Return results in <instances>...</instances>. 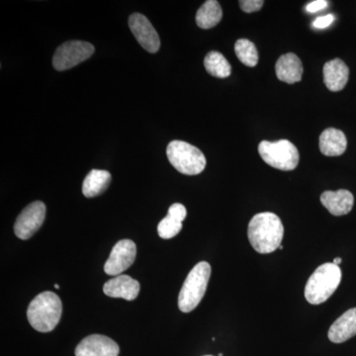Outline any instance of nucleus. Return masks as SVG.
Segmentation results:
<instances>
[{"label": "nucleus", "instance_id": "1", "mask_svg": "<svg viewBox=\"0 0 356 356\" xmlns=\"http://www.w3.org/2000/svg\"><path fill=\"white\" fill-rule=\"evenodd\" d=\"M283 236L284 227L280 217L274 213H259L248 224V241L259 254L275 252L282 243Z\"/></svg>", "mask_w": 356, "mask_h": 356}, {"label": "nucleus", "instance_id": "2", "mask_svg": "<svg viewBox=\"0 0 356 356\" xmlns=\"http://www.w3.org/2000/svg\"><path fill=\"white\" fill-rule=\"evenodd\" d=\"M63 306L56 293L47 291L35 297L28 307L27 318L33 329L49 332L57 327L62 317Z\"/></svg>", "mask_w": 356, "mask_h": 356}, {"label": "nucleus", "instance_id": "3", "mask_svg": "<svg viewBox=\"0 0 356 356\" xmlns=\"http://www.w3.org/2000/svg\"><path fill=\"white\" fill-rule=\"evenodd\" d=\"M341 270L334 264H322L314 271L305 287V298L312 305L327 301L339 286Z\"/></svg>", "mask_w": 356, "mask_h": 356}, {"label": "nucleus", "instance_id": "4", "mask_svg": "<svg viewBox=\"0 0 356 356\" xmlns=\"http://www.w3.org/2000/svg\"><path fill=\"white\" fill-rule=\"evenodd\" d=\"M211 276L208 262L201 261L192 268L178 296V307L182 313H191L200 303L207 290Z\"/></svg>", "mask_w": 356, "mask_h": 356}, {"label": "nucleus", "instance_id": "5", "mask_svg": "<svg viewBox=\"0 0 356 356\" xmlns=\"http://www.w3.org/2000/svg\"><path fill=\"white\" fill-rule=\"evenodd\" d=\"M173 168L186 175H197L205 170L206 158L198 147L184 140H172L166 149Z\"/></svg>", "mask_w": 356, "mask_h": 356}, {"label": "nucleus", "instance_id": "6", "mask_svg": "<svg viewBox=\"0 0 356 356\" xmlns=\"http://www.w3.org/2000/svg\"><path fill=\"white\" fill-rule=\"evenodd\" d=\"M259 153L267 165L277 170L289 172L298 166L299 152L290 140H262L259 145Z\"/></svg>", "mask_w": 356, "mask_h": 356}, {"label": "nucleus", "instance_id": "7", "mask_svg": "<svg viewBox=\"0 0 356 356\" xmlns=\"http://www.w3.org/2000/svg\"><path fill=\"white\" fill-rule=\"evenodd\" d=\"M95 53V47L83 41H69L56 50L53 65L58 72L72 69L88 60Z\"/></svg>", "mask_w": 356, "mask_h": 356}, {"label": "nucleus", "instance_id": "8", "mask_svg": "<svg viewBox=\"0 0 356 356\" xmlns=\"http://www.w3.org/2000/svg\"><path fill=\"white\" fill-rule=\"evenodd\" d=\"M46 205L41 201H35L20 213L14 224V233L20 240H28L34 236L44 221Z\"/></svg>", "mask_w": 356, "mask_h": 356}, {"label": "nucleus", "instance_id": "9", "mask_svg": "<svg viewBox=\"0 0 356 356\" xmlns=\"http://www.w3.org/2000/svg\"><path fill=\"white\" fill-rule=\"evenodd\" d=\"M137 255L136 243L131 240H122L112 248L104 271L108 275L118 276L132 266Z\"/></svg>", "mask_w": 356, "mask_h": 356}, {"label": "nucleus", "instance_id": "10", "mask_svg": "<svg viewBox=\"0 0 356 356\" xmlns=\"http://www.w3.org/2000/svg\"><path fill=\"white\" fill-rule=\"evenodd\" d=\"M129 26L134 36L145 50L151 54L159 50L161 40L158 32L146 16L140 13L132 14L129 18Z\"/></svg>", "mask_w": 356, "mask_h": 356}, {"label": "nucleus", "instance_id": "11", "mask_svg": "<svg viewBox=\"0 0 356 356\" xmlns=\"http://www.w3.org/2000/svg\"><path fill=\"white\" fill-rule=\"evenodd\" d=\"M118 344L102 334H91L83 339L76 348V356H118Z\"/></svg>", "mask_w": 356, "mask_h": 356}, {"label": "nucleus", "instance_id": "12", "mask_svg": "<svg viewBox=\"0 0 356 356\" xmlns=\"http://www.w3.org/2000/svg\"><path fill=\"white\" fill-rule=\"evenodd\" d=\"M103 292L112 298H122L133 301L140 293V283L129 275H118L107 281Z\"/></svg>", "mask_w": 356, "mask_h": 356}, {"label": "nucleus", "instance_id": "13", "mask_svg": "<svg viewBox=\"0 0 356 356\" xmlns=\"http://www.w3.org/2000/svg\"><path fill=\"white\" fill-rule=\"evenodd\" d=\"M321 202L334 216H343L353 210L355 197L350 191L339 189L337 191H325L321 195Z\"/></svg>", "mask_w": 356, "mask_h": 356}, {"label": "nucleus", "instance_id": "14", "mask_svg": "<svg viewBox=\"0 0 356 356\" xmlns=\"http://www.w3.org/2000/svg\"><path fill=\"white\" fill-rule=\"evenodd\" d=\"M187 211L184 205L175 203L168 209V216L159 222V236L163 240H170L179 234L182 229V222L186 218Z\"/></svg>", "mask_w": 356, "mask_h": 356}, {"label": "nucleus", "instance_id": "15", "mask_svg": "<svg viewBox=\"0 0 356 356\" xmlns=\"http://www.w3.org/2000/svg\"><path fill=\"white\" fill-rule=\"evenodd\" d=\"M324 83L332 92L343 90L350 77L348 65L339 58L330 60L324 65Z\"/></svg>", "mask_w": 356, "mask_h": 356}, {"label": "nucleus", "instance_id": "16", "mask_svg": "<svg viewBox=\"0 0 356 356\" xmlns=\"http://www.w3.org/2000/svg\"><path fill=\"white\" fill-rule=\"evenodd\" d=\"M356 336V308L350 309L343 314L332 327L327 337L334 343H343Z\"/></svg>", "mask_w": 356, "mask_h": 356}, {"label": "nucleus", "instance_id": "17", "mask_svg": "<svg viewBox=\"0 0 356 356\" xmlns=\"http://www.w3.org/2000/svg\"><path fill=\"white\" fill-rule=\"evenodd\" d=\"M303 64L295 54L288 53L281 56L275 65L276 76L284 83H299L303 76Z\"/></svg>", "mask_w": 356, "mask_h": 356}, {"label": "nucleus", "instance_id": "18", "mask_svg": "<svg viewBox=\"0 0 356 356\" xmlns=\"http://www.w3.org/2000/svg\"><path fill=\"white\" fill-rule=\"evenodd\" d=\"M321 153L327 156H339L346 151L348 140L343 131L334 128L325 129L318 142Z\"/></svg>", "mask_w": 356, "mask_h": 356}, {"label": "nucleus", "instance_id": "19", "mask_svg": "<svg viewBox=\"0 0 356 356\" xmlns=\"http://www.w3.org/2000/svg\"><path fill=\"white\" fill-rule=\"evenodd\" d=\"M111 175L107 170H92L84 178L83 193L86 197L93 198L108 188Z\"/></svg>", "mask_w": 356, "mask_h": 356}, {"label": "nucleus", "instance_id": "20", "mask_svg": "<svg viewBox=\"0 0 356 356\" xmlns=\"http://www.w3.org/2000/svg\"><path fill=\"white\" fill-rule=\"evenodd\" d=\"M222 7L216 0H208L199 8L196 23L202 29H211L222 20Z\"/></svg>", "mask_w": 356, "mask_h": 356}, {"label": "nucleus", "instance_id": "21", "mask_svg": "<svg viewBox=\"0 0 356 356\" xmlns=\"http://www.w3.org/2000/svg\"><path fill=\"white\" fill-rule=\"evenodd\" d=\"M204 65L208 74L218 79H226L231 76L232 67L227 58L216 51H210L204 60Z\"/></svg>", "mask_w": 356, "mask_h": 356}, {"label": "nucleus", "instance_id": "22", "mask_svg": "<svg viewBox=\"0 0 356 356\" xmlns=\"http://www.w3.org/2000/svg\"><path fill=\"white\" fill-rule=\"evenodd\" d=\"M235 53L238 60L247 67H254L259 63V51L250 40H238L235 44Z\"/></svg>", "mask_w": 356, "mask_h": 356}, {"label": "nucleus", "instance_id": "23", "mask_svg": "<svg viewBox=\"0 0 356 356\" xmlns=\"http://www.w3.org/2000/svg\"><path fill=\"white\" fill-rule=\"evenodd\" d=\"M264 4V0H241L240 1L241 8L245 13H252L261 10Z\"/></svg>", "mask_w": 356, "mask_h": 356}, {"label": "nucleus", "instance_id": "24", "mask_svg": "<svg viewBox=\"0 0 356 356\" xmlns=\"http://www.w3.org/2000/svg\"><path fill=\"white\" fill-rule=\"evenodd\" d=\"M334 16L332 14H327V15L318 17L317 19L314 21L313 27L317 28V29H325V28L329 27L334 22Z\"/></svg>", "mask_w": 356, "mask_h": 356}, {"label": "nucleus", "instance_id": "25", "mask_svg": "<svg viewBox=\"0 0 356 356\" xmlns=\"http://www.w3.org/2000/svg\"><path fill=\"white\" fill-rule=\"evenodd\" d=\"M327 6V1H325V0H316V1L311 2L310 4L307 6L306 10L309 13H315L322 10V9H325Z\"/></svg>", "mask_w": 356, "mask_h": 356}, {"label": "nucleus", "instance_id": "26", "mask_svg": "<svg viewBox=\"0 0 356 356\" xmlns=\"http://www.w3.org/2000/svg\"><path fill=\"white\" fill-rule=\"evenodd\" d=\"M332 264H336V266H339L341 264V259H339V257H337V259H334V262Z\"/></svg>", "mask_w": 356, "mask_h": 356}, {"label": "nucleus", "instance_id": "27", "mask_svg": "<svg viewBox=\"0 0 356 356\" xmlns=\"http://www.w3.org/2000/svg\"><path fill=\"white\" fill-rule=\"evenodd\" d=\"M55 288H57V289H58V288H60V285L55 284Z\"/></svg>", "mask_w": 356, "mask_h": 356}, {"label": "nucleus", "instance_id": "28", "mask_svg": "<svg viewBox=\"0 0 356 356\" xmlns=\"http://www.w3.org/2000/svg\"><path fill=\"white\" fill-rule=\"evenodd\" d=\"M280 250H283V245H280Z\"/></svg>", "mask_w": 356, "mask_h": 356}, {"label": "nucleus", "instance_id": "29", "mask_svg": "<svg viewBox=\"0 0 356 356\" xmlns=\"http://www.w3.org/2000/svg\"><path fill=\"white\" fill-rule=\"evenodd\" d=\"M205 356H211V355H205Z\"/></svg>", "mask_w": 356, "mask_h": 356}]
</instances>
